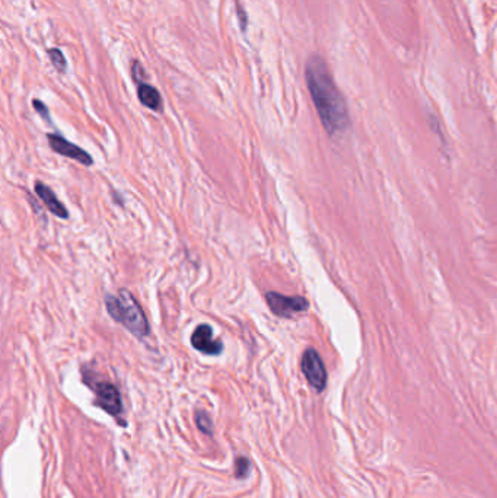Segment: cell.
<instances>
[{
  "mask_svg": "<svg viewBox=\"0 0 497 498\" xmlns=\"http://www.w3.org/2000/svg\"><path fill=\"white\" fill-rule=\"evenodd\" d=\"M138 96L142 105H144L149 110L159 111L162 108V98L158 89L143 80L138 82Z\"/></svg>",
  "mask_w": 497,
  "mask_h": 498,
  "instance_id": "obj_9",
  "label": "cell"
},
{
  "mask_svg": "<svg viewBox=\"0 0 497 498\" xmlns=\"http://www.w3.org/2000/svg\"><path fill=\"white\" fill-rule=\"evenodd\" d=\"M251 469V465H250V460L245 459V458H237L235 460V476L237 478H245L248 475V472H250Z\"/></svg>",
  "mask_w": 497,
  "mask_h": 498,
  "instance_id": "obj_12",
  "label": "cell"
},
{
  "mask_svg": "<svg viewBox=\"0 0 497 498\" xmlns=\"http://www.w3.org/2000/svg\"><path fill=\"white\" fill-rule=\"evenodd\" d=\"M36 193L41 198L43 203L45 204V207L50 210V213L54 214L56 218H59V219H68L69 218L68 209H66L59 202V198L56 197V194L52 191V188L47 187L44 182H41V181L36 182Z\"/></svg>",
  "mask_w": 497,
  "mask_h": 498,
  "instance_id": "obj_8",
  "label": "cell"
},
{
  "mask_svg": "<svg viewBox=\"0 0 497 498\" xmlns=\"http://www.w3.org/2000/svg\"><path fill=\"white\" fill-rule=\"evenodd\" d=\"M32 105H34V110L41 115V117L45 120V121H52V120H50V114H48V108L45 107V104L44 103H41L40 101V99H34V101H32Z\"/></svg>",
  "mask_w": 497,
  "mask_h": 498,
  "instance_id": "obj_13",
  "label": "cell"
},
{
  "mask_svg": "<svg viewBox=\"0 0 497 498\" xmlns=\"http://www.w3.org/2000/svg\"><path fill=\"white\" fill-rule=\"evenodd\" d=\"M85 382L92 388V391L96 395L95 405L101 407L104 411H107L110 415H112L115 420L121 418L123 402H121V396H120L117 386H114L107 380H101V382L85 380Z\"/></svg>",
  "mask_w": 497,
  "mask_h": 498,
  "instance_id": "obj_3",
  "label": "cell"
},
{
  "mask_svg": "<svg viewBox=\"0 0 497 498\" xmlns=\"http://www.w3.org/2000/svg\"><path fill=\"white\" fill-rule=\"evenodd\" d=\"M305 77L313 105L328 135L336 136L346 131L350 124L349 111L322 57L317 54L309 57Z\"/></svg>",
  "mask_w": 497,
  "mask_h": 498,
  "instance_id": "obj_1",
  "label": "cell"
},
{
  "mask_svg": "<svg viewBox=\"0 0 497 498\" xmlns=\"http://www.w3.org/2000/svg\"><path fill=\"white\" fill-rule=\"evenodd\" d=\"M47 140L50 142V146H52L53 151L57 152L59 155H61L64 158L73 159V160H76V162H79L82 165H85V166H92L94 165V159L87 151H84V149H80L79 146L68 142L64 137H61L60 135H53V133H48Z\"/></svg>",
  "mask_w": 497,
  "mask_h": 498,
  "instance_id": "obj_6",
  "label": "cell"
},
{
  "mask_svg": "<svg viewBox=\"0 0 497 498\" xmlns=\"http://www.w3.org/2000/svg\"><path fill=\"white\" fill-rule=\"evenodd\" d=\"M238 8V10H237V13H238V18H239V24H241V29L242 31H245L246 29V13L244 12V9L238 5L237 6Z\"/></svg>",
  "mask_w": 497,
  "mask_h": 498,
  "instance_id": "obj_14",
  "label": "cell"
},
{
  "mask_svg": "<svg viewBox=\"0 0 497 498\" xmlns=\"http://www.w3.org/2000/svg\"><path fill=\"white\" fill-rule=\"evenodd\" d=\"M195 421H197L198 430H200L202 433L209 435V436L213 433V424H212V420H210L209 414L206 411H197L195 412Z\"/></svg>",
  "mask_w": 497,
  "mask_h": 498,
  "instance_id": "obj_11",
  "label": "cell"
},
{
  "mask_svg": "<svg viewBox=\"0 0 497 498\" xmlns=\"http://www.w3.org/2000/svg\"><path fill=\"white\" fill-rule=\"evenodd\" d=\"M191 344L197 352L207 356H218L223 350V344L213 338V329L207 324H202L195 328L191 335Z\"/></svg>",
  "mask_w": 497,
  "mask_h": 498,
  "instance_id": "obj_7",
  "label": "cell"
},
{
  "mask_svg": "<svg viewBox=\"0 0 497 498\" xmlns=\"http://www.w3.org/2000/svg\"><path fill=\"white\" fill-rule=\"evenodd\" d=\"M105 306L111 317L124 325L135 337L144 338L151 332L146 315L142 306L138 303L135 296L128 290L121 289L120 294L115 297L112 294L105 296Z\"/></svg>",
  "mask_w": 497,
  "mask_h": 498,
  "instance_id": "obj_2",
  "label": "cell"
},
{
  "mask_svg": "<svg viewBox=\"0 0 497 498\" xmlns=\"http://www.w3.org/2000/svg\"><path fill=\"white\" fill-rule=\"evenodd\" d=\"M266 301L270 310L280 318H292L296 313L305 312L309 308V302L302 296H285L277 292H269Z\"/></svg>",
  "mask_w": 497,
  "mask_h": 498,
  "instance_id": "obj_4",
  "label": "cell"
},
{
  "mask_svg": "<svg viewBox=\"0 0 497 498\" xmlns=\"http://www.w3.org/2000/svg\"><path fill=\"white\" fill-rule=\"evenodd\" d=\"M47 54L50 57V61H52V64L54 66V69L60 73H64L66 68H68V61H66L60 50L59 48H48Z\"/></svg>",
  "mask_w": 497,
  "mask_h": 498,
  "instance_id": "obj_10",
  "label": "cell"
},
{
  "mask_svg": "<svg viewBox=\"0 0 497 498\" xmlns=\"http://www.w3.org/2000/svg\"><path fill=\"white\" fill-rule=\"evenodd\" d=\"M301 368L312 389L322 392L327 386V370L318 352L313 350V348H308L302 356Z\"/></svg>",
  "mask_w": 497,
  "mask_h": 498,
  "instance_id": "obj_5",
  "label": "cell"
}]
</instances>
